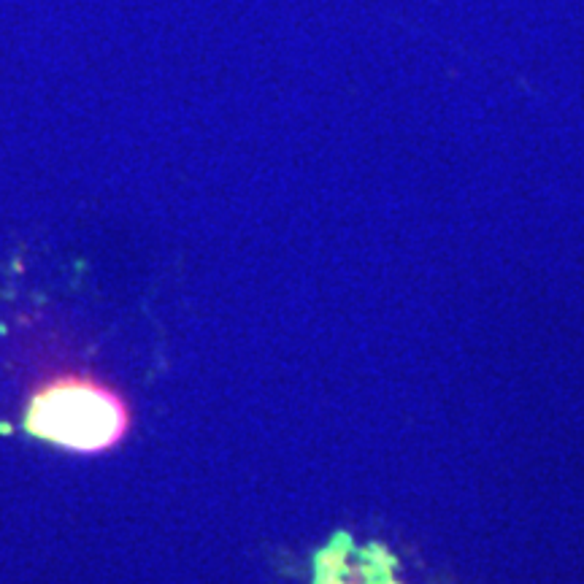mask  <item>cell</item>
Wrapping results in <instances>:
<instances>
[{
  "label": "cell",
  "instance_id": "6da1fadb",
  "mask_svg": "<svg viewBox=\"0 0 584 584\" xmlns=\"http://www.w3.org/2000/svg\"><path fill=\"white\" fill-rule=\"evenodd\" d=\"M32 436L76 452H103L128 433L125 401L87 376L51 379L32 395L28 408Z\"/></svg>",
  "mask_w": 584,
  "mask_h": 584
}]
</instances>
